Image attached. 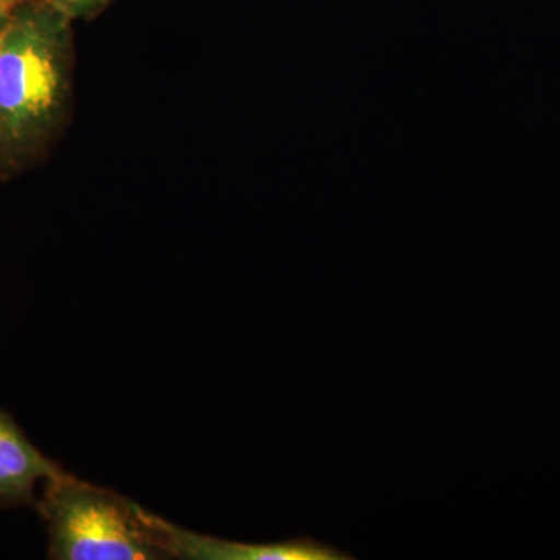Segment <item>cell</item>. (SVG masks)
Here are the masks:
<instances>
[{"instance_id": "obj_1", "label": "cell", "mask_w": 560, "mask_h": 560, "mask_svg": "<svg viewBox=\"0 0 560 560\" xmlns=\"http://www.w3.org/2000/svg\"><path fill=\"white\" fill-rule=\"evenodd\" d=\"M72 21L24 0L0 46V184L38 164L60 138L72 101Z\"/></svg>"}, {"instance_id": "obj_2", "label": "cell", "mask_w": 560, "mask_h": 560, "mask_svg": "<svg viewBox=\"0 0 560 560\" xmlns=\"http://www.w3.org/2000/svg\"><path fill=\"white\" fill-rule=\"evenodd\" d=\"M36 511L49 533V559H171L158 515L66 471L46 481Z\"/></svg>"}, {"instance_id": "obj_3", "label": "cell", "mask_w": 560, "mask_h": 560, "mask_svg": "<svg viewBox=\"0 0 560 560\" xmlns=\"http://www.w3.org/2000/svg\"><path fill=\"white\" fill-rule=\"evenodd\" d=\"M158 525L165 536V550L171 558L195 560H353L349 552L331 545L298 537L280 544L249 545L228 541L190 533L158 517Z\"/></svg>"}, {"instance_id": "obj_4", "label": "cell", "mask_w": 560, "mask_h": 560, "mask_svg": "<svg viewBox=\"0 0 560 560\" xmlns=\"http://www.w3.org/2000/svg\"><path fill=\"white\" fill-rule=\"evenodd\" d=\"M61 474L60 464L39 452L16 420L0 408V506L36 510V482Z\"/></svg>"}, {"instance_id": "obj_5", "label": "cell", "mask_w": 560, "mask_h": 560, "mask_svg": "<svg viewBox=\"0 0 560 560\" xmlns=\"http://www.w3.org/2000/svg\"><path fill=\"white\" fill-rule=\"evenodd\" d=\"M70 21L92 20L108 9L113 0H44Z\"/></svg>"}, {"instance_id": "obj_6", "label": "cell", "mask_w": 560, "mask_h": 560, "mask_svg": "<svg viewBox=\"0 0 560 560\" xmlns=\"http://www.w3.org/2000/svg\"><path fill=\"white\" fill-rule=\"evenodd\" d=\"M24 0H0V46H2L3 36H5L7 28H9L11 18L14 11Z\"/></svg>"}]
</instances>
